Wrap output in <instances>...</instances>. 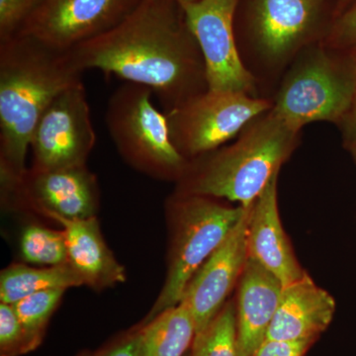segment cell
I'll use <instances>...</instances> for the list:
<instances>
[{"label":"cell","mask_w":356,"mask_h":356,"mask_svg":"<svg viewBox=\"0 0 356 356\" xmlns=\"http://www.w3.org/2000/svg\"><path fill=\"white\" fill-rule=\"evenodd\" d=\"M298 131L270 112L235 144L187 168L178 192L224 198L250 207L294 147Z\"/></svg>","instance_id":"3"},{"label":"cell","mask_w":356,"mask_h":356,"mask_svg":"<svg viewBox=\"0 0 356 356\" xmlns=\"http://www.w3.org/2000/svg\"><path fill=\"white\" fill-rule=\"evenodd\" d=\"M140 325L144 356H185L196 334L193 316L182 302Z\"/></svg>","instance_id":"18"},{"label":"cell","mask_w":356,"mask_h":356,"mask_svg":"<svg viewBox=\"0 0 356 356\" xmlns=\"http://www.w3.org/2000/svg\"><path fill=\"white\" fill-rule=\"evenodd\" d=\"M69 51L25 35L0 43V177L7 188L23 177L33 133L47 107L81 81Z\"/></svg>","instance_id":"2"},{"label":"cell","mask_w":356,"mask_h":356,"mask_svg":"<svg viewBox=\"0 0 356 356\" xmlns=\"http://www.w3.org/2000/svg\"><path fill=\"white\" fill-rule=\"evenodd\" d=\"M2 193L6 201L31 208L53 220L89 219L96 217L99 208L97 179L86 165L55 170L27 168Z\"/></svg>","instance_id":"11"},{"label":"cell","mask_w":356,"mask_h":356,"mask_svg":"<svg viewBox=\"0 0 356 356\" xmlns=\"http://www.w3.org/2000/svg\"><path fill=\"white\" fill-rule=\"evenodd\" d=\"M238 0H196L179 4L205 65L209 90L247 93L252 74L238 55L233 21Z\"/></svg>","instance_id":"9"},{"label":"cell","mask_w":356,"mask_h":356,"mask_svg":"<svg viewBox=\"0 0 356 356\" xmlns=\"http://www.w3.org/2000/svg\"><path fill=\"white\" fill-rule=\"evenodd\" d=\"M337 34L341 41L356 43V7L344 14L337 22Z\"/></svg>","instance_id":"27"},{"label":"cell","mask_w":356,"mask_h":356,"mask_svg":"<svg viewBox=\"0 0 356 356\" xmlns=\"http://www.w3.org/2000/svg\"><path fill=\"white\" fill-rule=\"evenodd\" d=\"M19 245L21 257L27 264L40 267L69 264L65 231L30 225L21 234Z\"/></svg>","instance_id":"20"},{"label":"cell","mask_w":356,"mask_h":356,"mask_svg":"<svg viewBox=\"0 0 356 356\" xmlns=\"http://www.w3.org/2000/svg\"><path fill=\"white\" fill-rule=\"evenodd\" d=\"M168 208L172 222L168 274L154 305L140 324L179 304L192 276L226 240L248 207H232L217 198L178 192Z\"/></svg>","instance_id":"4"},{"label":"cell","mask_w":356,"mask_h":356,"mask_svg":"<svg viewBox=\"0 0 356 356\" xmlns=\"http://www.w3.org/2000/svg\"><path fill=\"white\" fill-rule=\"evenodd\" d=\"M321 0H255L254 25L267 55L280 58L292 51L317 21Z\"/></svg>","instance_id":"17"},{"label":"cell","mask_w":356,"mask_h":356,"mask_svg":"<svg viewBox=\"0 0 356 356\" xmlns=\"http://www.w3.org/2000/svg\"><path fill=\"white\" fill-rule=\"evenodd\" d=\"M283 287L275 275L248 257L235 302L238 356H254L266 341Z\"/></svg>","instance_id":"15"},{"label":"cell","mask_w":356,"mask_h":356,"mask_svg":"<svg viewBox=\"0 0 356 356\" xmlns=\"http://www.w3.org/2000/svg\"><path fill=\"white\" fill-rule=\"evenodd\" d=\"M55 221L64 227L69 266L79 273L83 285L100 291L126 280L125 269L107 247L97 218Z\"/></svg>","instance_id":"16"},{"label":"cell","mask_w":356,"mask_h":356,"mask_svg":"<svg viewBox=\"0 0 356 356\" xmlns=\"http://www.w3.org/2000/svg\"><path fill=\"white\" fill-rule=\"evenodd\" d=\"M65 291V288L44 290L13 304L14 311L24 327L32 351L37 350L43 341L49 322Z\"/></svg>","instance_id":"22"},{"label":"cell","mask_w":356,"mask_h":356,"mask_svg":"<svg viewBox=\"0 0 356 356\" xmlns=\"http://www.w3.org/2000/svg\"><path fill=\"white\" fill-rule=\"evenodd\" d=\"M44 0H0V43L19 33Z\"/></svg>","instance_id":"24"},{"label":"cell","mask_w":356,"mask_h":356,"mask_svg":"<svg viewBox=\"0 0 356 356\" xmlns=\"http://www.w3.org/2000/svg\"><path fill=\"white\" fill-rule=\"evenodd\" d=\"M252 206L247 208L226 240L192 276L180 300L193 316L196 334L214 320L226 304L229 293L238 285L248 259V227Z\"/></svg>","instance_id":"12"},{"label":"cell","mask_w":356,"mask_h":356,"mask_svg":"<svg viewBox=\"0 0 356 356\" xmlns=\"http://www.w3.org/2000/svg\"><path fill=\"white\" fill-rule=\"evenodd\" d=\"M154 92L140 84L126 83L110 96L105 124L126 161L140 172L163 179H181L187 159L170 137L166 115L152 102Z\"/></svg>","instance_id":"5"},{"label":"cell","mask_w":356,"mask_h":356,"mask_svg":"<svg viewBox=\"0 0 356 356\" xmlns=\"http://www.w3.org/2000/svg\"><path fill=\"white\" fill-rule=\"evenodd\" d=\"M74 356H96L95 353H92V351L89 350H83L81 351V353H77L76 355Z\"/></svg>","instance_id":"29"},{"label":"cell","mask_w":356,"mask_h":356,"mask_svg":"<svg viewBox=\"0 0 356 356\" xmlns=\"http://www.w3.org/2000/svg\"><path fill=\"white\" fill-rule=\"evenodd\" d=\"M353 72H355V76L356 77V58L355 60V67H353Z\"/></svg>","instance_id":"32"},{"label":"cell","mask_w":356,"mask_h":356,"mask_svg":"<svg viewBox=\"0 0 356 356\" xmlns=\"http://www.w3.org/2000/svg\"><path fill=\"white\" fill-rule=\"evenodd\" d=\"M315 341H284L266 339L254 356H305Z\"/></svg>","instance_id":"26"},{"label":"cell","mask_w":356,"mask_h":356,"mask_svg":"<svg viewBox=\"0 0 356 356\" xmlns=\"http://www.w3.org/2000/svg\"><path fill=\"white\" fill-rule=\"evenodd\" d=\"M140 1L44 0L18 34L37 39L55 50L69 51L119 24Z\"/></svg>","instance_id":"10"},{"label":"cell","mask_w":356,"mask_h":356,"mask_svg":"<svg viewBox=\"0 0 356 356\" xmlns=\"http://www.w3.org/2000/svg\"><path fill=\"white\" fill-rule=\"evenodd\" d=\"M179 4L188 3V2H194L196 0H175Z\"/></svg>","instance_id":"30"},{"label":"cell","mask_w":356,"mask_h":356,"mask_svg":"<svg viewBox=\"0 0 356 356\" xmlns=\"http://www.w3.org/2000/svg\"><path fill=\"white\" fill-rule=\"evenodd\" d=\"M353 156H355V161H356V143H355V145H353Z\"/></svg>","instance_id":"31"},{"label":"cell","mask_w":356,"mask_h":356,"mask_svg":"<svg viewBox=\"0 0 356 356\" xmlns=\"http://www.w3.org/2000/svg\"><path fill=\"white\" fill-rule=\"evenodd\" d=\"M191 356H238L235 302H226L209 325L194 337Z\"/></svg>","instance_id":"21"},{"label":"cell","mask_w":356,"mask_h":356,"mask_svg":"<svg viewBox=\"0 0 356 356\" xmlns=\"http://www.w3.org/2000/svg\"><path fill=\"white\" fill-rule=\"evenodd\" d=\"M351 109H353V124H355L356 128V95L355 100H353V106H351Z\"/></svg>","instance_id":"28"},{"label":"cell","mask_w":356,"mask_h":356,"mask_svg":"<svg viewBox=\"0 0 356 356\" xmlns=\"http://www.w3.org/2000/svg\"><path fill=\"white\" fill-rule=\"evenodd\" d=\"M355 95V79L318 54L293 72L271 112L299 131L312 122L341 118L353 106Z\"/></svg>","instance_id":"8"},{"label":"cell","mask_w":356,"mask_h":356,"mask_svg":"<svg viewBox=\"0 0 356 356\" xmlns=\"http://www.w3.org/2000/svg\"><path fill=\"white\" fill-rule=\"evenodd\" d=\"M81 285L83 280L69 264L36 267L13 264L0 274V301L13 305L34 293L55 288L69 289Z\"/></svg>","instance_id":"19"},{"label":"cell","mask_w":356,"mask_h":356,"mask_svg":"<svg viewBox=\"0 0 356 356\" xmlns=\"http://www.w3.org/2000/svg\"><path fill=\"white\" fill-rule=\"evenodd\" d=\"M69 55L81 72L99 70L151 88L166 112L208 89L202 55L175 0H140L119 24Z\"/></svg>","instance_id":"1"},{"label":"cell","mask_w":356,"mask_h":356,"mask_svg":"<svg viewBox=\"0 0 356 356\" xmlns=\"http://www.w3.org/2000/svg\"><path fill=\"white\" fill-rule=\"evenodd\" d=\"M31 351L27 334L13 306L0 303V356H21Z\"/></svg>","instance_id":"23"},{"label":"cell","mask_w":356,"mask_h":356,"mask_svg":"<svg viewBox=\"0 0 356 356\" xmlns=\"http://www.w3.org/2000/svg\"><path fill=\"white\" fill-rule=\"evenodd\" d=\"M96 142L83 81L65 89L50 103L35 128L30 149L35 170L86 165Z\"/></svg>","instance_id":"7"},{"label":"cell","mask_w":356,"mask_h":356,"mask_svg":"<svg viewBox=\"0 0 356 356\" xmlns=\"http://www.w3.org/2000/svg\"><path fill=\"white\" fill-rule=\"evenodd\" d=\"M277 178L276 175L269 181L252 204L248 227V254L286 286L307 273L300 266L281 222Z\"/></svg>","instance_id":"13"},{"label":"cell","mask_w":356,"mask_h":356,"mask_svg":"<svg viewBox=\"0 0 356 356\" xmlns=\"http://www.w3.org/2000/svg\"><path fill=\"white\" fill-rule=\"evenodd\" d=\"M268 108L247 93L207 89L165 115L172 143L187 159L215 151Z\"/></svg>","instance_id":"6"},{"label":"cell","mask_w":356,"mask_h":356,"mask_svg":"<svg viewBox=\"0 0 356 356\" xmlns=\"http://www.w3.org/2000/svg\"><path fill=\"white\" fill-rule=\"evenodd\" d=\"M336 300L318 286L311 276L283 287L277 311L267 331L274 341H317L331 325L336 313Z\"/></svg>","instance_id":"14"},{"label":"cell","mask_w":356,"mask_h":356,"mask_svg":"<svg viewBox=\"0 0 356 356\" xmlns=\"http://www.w3.org/2000/svg\"><path fill=\"white\" fill-rule=\"evenodd\" d=\"M96 356H144L142 330L138 325L95 351Z\"/></svg>","instance_id":"25"}]
</instances>
